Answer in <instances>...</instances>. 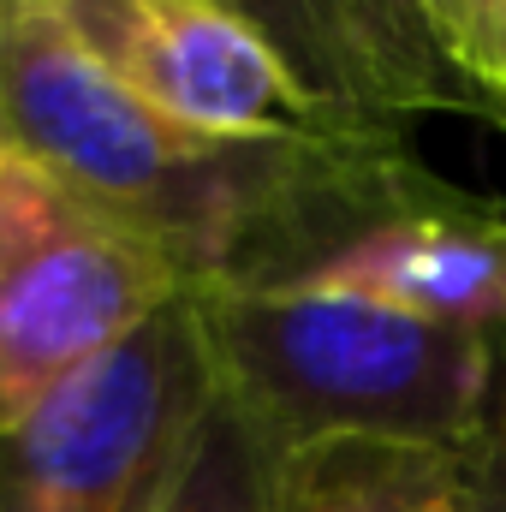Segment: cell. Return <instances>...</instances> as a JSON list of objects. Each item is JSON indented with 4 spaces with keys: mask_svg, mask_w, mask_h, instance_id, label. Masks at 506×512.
<instances>
[{
    "mask_svg": "<svg viewBox=\"0 0 506 512\" xmlns=\"http://www.w3.org/2000/svg\"><path fill=\"white\" fill-rule=\"evenodd\" d=\"M221 399L268 447L381 435L465 447L501 382V334L441 328L358 298L191 292Z\"/></svg>",
    "mask_w": 506,
    "mask_h": 512,
    "instance_id": "obj_1",
    "label": "cell"
},
{
    "mask_svg": "<svg viewBox=\"0 0 506 512\" xmlns=\"http://www.w3.org/2000/svg\"><path fill=\"white\" fill-rule=\"evenodd\" d=\"M179 298L191 280L149 233L0 137V429Z\"/></svg>",
    "mask_w": 506,
    "mask_h": 512,
    "instance_id": "obj_2",
    "label": "cell"
},
{
    "mask_svg": "<svg viewBox=\"0 0 506 512\" xmlns=\"http://www.w3.org/2000/svg\"><path fill=\"white\" fill-rule=\"evenodd\" d=\"M215 405L197 304L179 298L0 429V512H167Z\"/></svg>",
    "mask_w": 506,
    "mask_h": 512,
    "instance_id": "obj_3",
    "label": "cell"
},
{
    "mask_svg": "<svg viewBox=\"0 0 506 512\" xmlns=\"http://www.w3.org/2000/svg\"><path fill=\"white\" fill-rule=\"evenodd\" d=\"M48 18L149 114L221 143H316L370 126L322 102L221 0H42Z\"/></svg>",
    "mask_w": 506,
    "mask_h": 512,
    "instance_id": "obj_4",
    "label": "cell"
},
{
    "mask_svg": "<svg viewBox=\"0 0 506 512\" xmlns=\"http://www.w3.org/2000/svg\"><path fill=\"white\" fill-rule=\"evenodd\" d=\"M280 292L358 298L441 328L506 334V203L435 173Z\"/></svg>",
    "mask_w": 506,
    "mask_h": 512,
    "instance_id": "obj_5",
    "label": "cell"
},
{
    "mask_svg": "<svg viewBox=\"0 0 506 512\" xmlns=\"http://www.w3.org/2000/svg\"><path fill=\"white\" fill-rule=\"evenodd\" d=\"M292 60V72L352 120L417 126L429 114L489 120L483 90L435 48L405 0H221Z\"/></svg>",
    "mask_w": 506,
    "mask_h": 512,
    "instance_id": "obj_6",
    "label": "cell"
},
{
    "mask_svg": "<svg viewBox=\"0 0 506 512\" xmlns=\"http://www.w3.org/2000/svg\"><path fill=\"white\" fill-rule=\"evenodd\" d=\"M274 512H465L459 447L322 435L274 447L268 471Z\"/></svg>",
    "mask_w": 506,
    "mask_h": 512,
    "instance_id": "obj_7",
    "label": "cell"
},
{
    "mask_svg": "<svg viewBox=\"0 0 506 512\" xmlns=\"http://www.w3.org/2000/svg\"><path fill=\"white\" fill-rule=\"evenodd\" d=\"M268 471H274V447L256 435V423L239 405L221 399L185 459V477L167 512H274Z\"/></svg>",
    "mask_w": 506,
    "mask_h": 512,
    "instance_id": "obj_8",
    "label": "cell"
},
{
    "mask_svg": "<svg viewBox=\"0 0 506 512\" xmlns=\"http://www.w3.org/2000/svg\"><path fill=\"white\" fill-rule=\"evenodd\" d=\"M459 501L465 512H506V334H501V382L489 417L459 447Z\"/></svg>",
    "mask_w": 506,
    "mask_h": 512,
    "instance_id": "obj_9",
    "label": "cell"
},
{
    "mask_svg": "<svg viewBox=\"0 0 506 512\" xmlns=\"http://www.w3.org/2000/svg\"><path fill=\"white\" fill-rule=\"evenodd\" d=\"M405 6L423 18V30L459 66V78L471 90H483V12H489V0H405ZM483 102H489V90H483Z\"/></svg>",
    "mask_w": 506,
    "mask_h": 512,
    "instance_id": "obj_10",
    "label": "cell"
},
{
    "mask_svg": "<svg viewBox=\"0 0 506 512\" xmlns=\"http://www.w3.org/2000/svg\"><path fill=\"white\" fill-rule=\"evenodd\" d=\"M483 90H489V108L495 96H506V0H489L483 12Z\"/></svg>",
    "mask_w": 506,
    "mask_h": 512,
    "instance_id": "obj_11",
    "label": "cell"
},
{
    "mask_svg": "<svg viewBox=\"0 0 506 512\" xmlns=\"http://www.w3.org/2000/svg\"><path fill=\"white\" fill-rule=\"evenodd\" d=\"M489 126L506 131V96H495V108H489Z\"/></svg>",
    "mask_w": 506,
    "mask_h": 512,
    "instance_id": "obj_12",
    "label": "cell"
},
{
    "mask_svg": "<svg viewBox=\"0 0 506 512\" xmlns=\"http://www.w3.org/2000/svg\"><path fill=\"white\" fill-rule=\"evenodd\" d=\"M0 6H6V0H0Z\"/></svg>",
    "mask_w": 506,
    "mask_h": 512,
    "instance_id": "obj_13",
    "label": "cell"
}]
</instances>
